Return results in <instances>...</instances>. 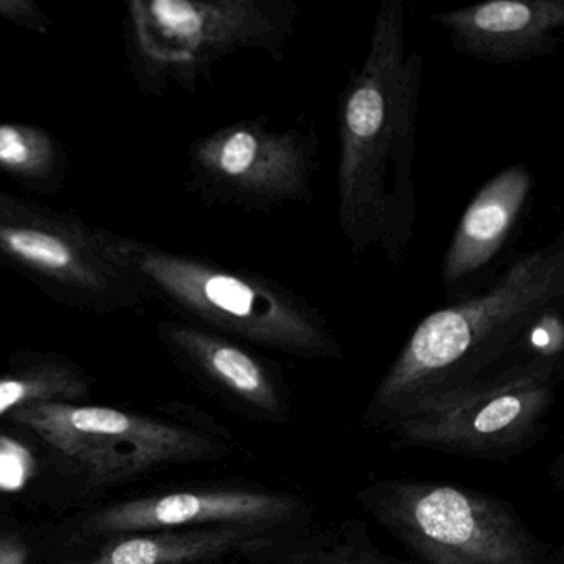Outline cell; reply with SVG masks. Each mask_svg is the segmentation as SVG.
I'll list each match as a JSON object with an SVG mask.
<instances>
[{
  "label": "cell",
  "mask_w": 564,
  "mask_h": 564,
  "mask_svg": "<svg viewBox=\"0 0 564 564\" xmlns=\"http://www.w3.org/2000/svg\"><path fill=\"white\" fill-rule=\"evenodd\" d=\"M189 186L207 206L270 214L315 200L319 140L315 127L270 130L269 118L236 121L187 151Z\"/></svg>",
  "instance_id": "cell-9"
},
{
  "label": "cell",
  "mask_w": 564,
  "mask_h": 564,
  "mask_svg": "<svg viewBox=\"0 0 564 564\" xmlns=\"http://www.w3.org/2000/svg\"><path fill=\"white\" fill-rule=\"evenodd\" d=\"M67 153L44 128L0 123V173L24 187L54 193L67 176Z\"/></svg>",
  "instance_id": "cell-16"
},
{
  "label": "cell",
  "mask_w": 564,
  "mask_h": 564,
  "mask_svg": "<svg viewBox=\"0 0 564 564\" xmlns=\"http://www.w3.org/2000/svg\"><path fill=\"white\" fill-rule=\"evenodd\" d=\"M88 392V379L61 358L41 359L0 378V417L35 402H72Z\"/></svg>",
  "instance_id": "cell-17"
},
{
  "label": "cell",
  "mask_w": 564,
  "mask_h": 564,
  "mask_svg": "<svg viewBox=\"0 0 564 564\" xmlns=\"http://www.w3.org/2000/svg\"><path fill=\"white\" fill-rule=\"evenodd\" d=\"M158 335L167 351L246 417L289 424L292 392L279 362L252 346L183 319H166Z\"/></svg>",
  "instance_id": "cell-12"
},
{
  "label": "cell",
  "mask_w": 564,
  "mask_h": 564,
  "mask_svg": "<svg viewBox=\"0 0 564 564\" xmlns=\"http://www.w3.org/2000/svg\"><path fill=\"white\" fill-rule=\"evenodd\" d=\"M564 300V237L517 253L481 292L425 316L376 386L362 427L376 432L415 402L470 384L520 355L531 323Z\"/></svg>",
  "instance_id": "cell-2"
},
{
  "label": "cell",
  "mask_w": 564,
  "mask_h": 564,
  "mask_svg": "<svg viewBox=\"0 0 564 564\" xmlns=\"http://www.w3.org/2000/svg\"><path fill=\"white\" fill-rule=\"evenodd\" d=\"M29 547L15 534H0V564H28Z\"/></svg>",
  "instance_id": "cell-20"
},
{
  "label": "cell",
  "mask_w": 564,
  "mask_h": 564,
  "mask_svg": "<svg viewBox=\"0 0 564 564\" xmlns=\"http://www.w3.org/2000/svg\"><path fill=\"white\" fill-rule=\"evenodd\" d=\"M356 500L414 557V564H564L513 505L447 481L381 478Z\"/></svg>",
  "instance_id": "cell-5"
},
{
  "label": "cell",
  "mask_w": 564,
  "mask_h": 564,
  "mask_svg": "<svg viewBox=\"0 0 564 564\" xmlns=\"http://www.w3.org/2000/svg\"><path fill=\"white\" fill-rule=\"evenodd\" d=\"M98 236L108 259L141 299L158 300L183 322L303 361L345 356L325 313L272 276L171 252L100 227Z\"/></svg>",
  "instance_id": "cell-3"
},
{
  "label": "cell",
  "mask_w": 564,
  "mask_h": 564,
  "mask_svg": "<svg viewBox=\"0 0 564 564\" xmlns=\"http://www.w3.org/2000/svg\"><path fill=\"white\" fill-rule=\"evenodd\" d=\"M563 376L560 359H513L470 384L415 402L376 434L395 451L511 462L543 441Z\"/></svg>",
  "instance_id": "cell-4"
},
{
  "label": "cell",
  "mask_w": 564,
  "mask_h": 564,
  "mask_svg": "<svg viewBox=\"0 0 564 564\" xmlns=\"http://www.w3.org/2000/svg\"><path fill=\"white\" fill-rule=\"evenodd\" d=\"M424 58L404 0H382L368 54L338 97V226L355 253L398 265L419 219L414 163Z\"/></svg>",
  "instance_id": "cell-1"
},
{
  "label": "cell",
  "mask_w": 564,
  "mask_h": 564,
  "mask_svg": "<svg viewBox=\"0 0 564 564\" xmlns=\"http://www.w3.org/2000/svg\"><path fill=\"white\" fill-rule=\"evenodd\" d=\"M0 265L31 280L61 305L127 312L143 303L108 259L98 227L37 200L0 191Z\"/></svg>",
  "instance_id": "cell-8"
},
{
  "label": "cell",
  "mask_w": 564,
  "mask_h": 564,
  "mask_svg": "<svg viewBox=\"0 0 564 564\" xmlns=\"http://www.w3.org/2000/svg\"><path fill=\"white\" fill-rule=\"evenodd\" d=\"M295 0H133L127 47L143 90L180 85L196 94L217 62L239 52L283 64L295 32Z\"/></svg>",
  "instance_id": "cell-6"
},
{
  "label": "cell",
  "mask_w": 564,
  "mask_h": 564,
  "mask_svg": "<svg viewBox=\"0 0 564 564\" xmlns=\"http://www.w3.org/2000/svg\"><path fill=\"white\" fill-rule=\"evenodd\" d=\"M305 497L260 484L184 488L105 508L90 521L97 533L237 527L290 538L315 523Z\"/></svg>",
  "instance_id": "cell-10"
},
{
  "label": "cell",
  "mask_w": 564,
  "mask_h": 564,
  "mask_svg": "<svg viewBox=\"0 0 564 564\" xmlns=\"http://www.w3.org/2000/svg\"><path fill=\"white\" fill-rule=\"evenodd\" d=\"M259 564H414L382 553L369 540L361 521H341L322 528L313 523L302 533L280 541Z\"/></svg>",
  "instance_id": "cell-15"
},
{
  "label": "cell",
  "mask_w": 564,
  "mask_h": 564,
  "mask_svg": "<svg viewBox=\"0 0 564 564\" xmlns=\"http://www.w3.org/2000/svg\"><path fill=\"white\" fill-rule=\"evenodd\" d=\"M35 471L32 452L21 442L0 435V491H19Z\"/></svg>",
  "instance_id": "cell-18"
},
{
  "label": "cell",
  "mask_w": 564,
  "mask_h": 564,
  "mask_svg": "<svg viewBox=\"0 0 564 564\" xmlns=\"http://www.w3.org/2000/svg\"><path fill=\"white\" fill-rule=\"evenodd\" d=\"M534 176L513 164L487 181L465 207L444 253L442 289L448 303L487 289L517 256L514 242L530 214Z\"/></svg>",
  "instance_id": "cell-11"
},
{
  "label": "cell",
  "mask_w": 564,
  "mask_h": 564,
  "mask_svg": "<svg viewBox=\"0 0 564 564\" xmlns=\"http://www.w3.org/2000/svg\"><path fill=\"white\" fill-rule=\"evenodd\" d=\"M283 540L237 527L164 530L117 540L94 557L67 564H209L227 557L259 564Z\"/></svg>",
  "instance_id": "cell-14"
},
{
  "label": "cell",
  "mask_w": 564,
  "mask_h": 564,
  "mask_svg": "<svg viewBox=\"0 0 564 564\" xmlns=\"http://www.w3.org/2000/svg\"><path fill=\"white\" fill-rule=\"evenodd\" d=\"M0 19L37 34L52 29L51 19L32 0H0Z\"/></svg>",
  "instance_id": "cell-19"
},
{
  "label": "cell",
  "mask_w": 564,
  "mask_h": 564,
  "mask_svg": "<svg viewBox=\"0 0 564 564\" xmlns=\"http://www.w3.org/2000/svg\"><path fill=\"white\" fill-rule=\"evenodd\" d=\"M41 435L98 484L124 480L167 464L220 460L237 448L226 432L154 421L72 402H35L8 415Z\"/></svg>",
  "instance_id": "cell-7"
},
{
  "label": "cell",
  "mask_w": 564,
  "mask_h": 564,
  "mask_svg": "<svg viewBox=\"0 0 564 564\" xmlns=\"http://www.w3.org/2000/svg\"><path fill=\"white\" fill-rule=\"evenodd\" d=\"M452 48L481 64L550 57L563 42L564 0H490L431 14Z\"/></svg>",
  "instance_id": "cell-13"
}]
</instances>
